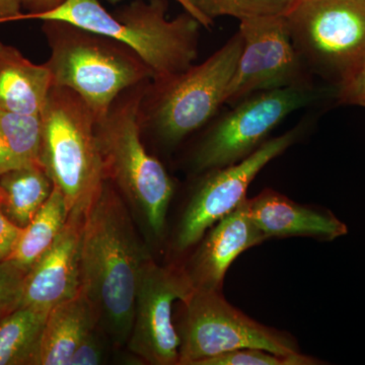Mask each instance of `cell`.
Wrapping results in <instances>:
<instances>
[{"label": "cell", "mask_w": 365, "mask_h": 365, "mask_svg": "<svg viewBox=\"0 0 365 365\" xmlns=\"http://www.w3.org/2000/svg\"><path fill=\"white\" fill-rule=\"evenodd\" d=\"M242 50L237 32L202 63L150 85L141 105L143 128L150 127L168 148L202 128L225 105Z\"/></svg>", "instance_id": "6"}, {"label": "cell", "mask_w": 365, "mask_h": 365, "mask_svg": "<svg viewBox=\"0 0 365 365\" xmlns=\"http://www.w3.org/2000/svg\"><path fill=\"white\" fill-rule=\"evenodd\" d=\"M247 199L209 228L182 266L193 292H220L225 274L235 259L267 240L250 216Z\"/></svg>", "instance_id": "13"}, {"label": "cell", "mask_w": 365, "mask_h": 365, "mask_svg": "<svg viewBox=\"0 0 365 365\" xmlns=\"http://www.w3.org/2000/svg\"><path fill=\"white\" fill-rule=\"evenodd\" d=\"M63 194L54 186L51 195L26 227L21 228L16 246L6 259L28 272L56 241L68 220Z\"/></svg>", "instance_id": "19"}, {"label": "cell", "mask_w": 365, "mask_h": 365, "mask_svg": "<svg viewBox=\"0 0 365 365\" xmlns=\"http://www.w3.org/2000/svg\"><path fill=\"white\" fill-rule=\"evenodd\" d=\"M4 215L20 228L30 223L51 195L54 184L40 163L9 170L0 175Z\"/></svg>", "instance_id": "18"}, {"label": "cell", "mask_w": 365, "mask_h": 365, "mask_svg": "<svg viewBox=\"0 0 365 365\" xmlns=\"http://www.w3.org/2000/svg\"><path fill=\"white\" fill-rule=\"evenodd\" d=\"M182 304L179 364L202 360L242 348H258L285 356H300L292 336L262 325L232 306L222 292H193Z\"/></svg>", "instance_id": "8"}, {"label": "cell", "mask_w": 365, "mask_h": 365, "mask_svg": "<svg viewBox=\"0 0 365 365\" xmlns=\"http://www.w3.org/2000/svg\"><path fill=\"white\" fill-rule=\"evenodd\" d=\"M53 88L46 64H36L20 50L0 42V110L42 115Z\"/></svg>", "instance_id": "16"}, {"label": "cell", "mask_w": 365, "mask_h": 365, "mask_svg": "<svg viewBox=\"0 0 365 365\" xmlns=\"http://www.w3.org/2000/svg\"><path fill=\"white\" fill-rule=\"evenodd\" d=\"M337 98L341 104L365 108V64L350 81L337 88Z\"/></svg>", "instance_id": "26"}, {"label": "cell", "mask_w": 365, "mask_h": 365, "mask_svg": "<svg viewBox=\"0 0 365 365\" xmlns=\"http://www.w3.org/2000/svg\"><path fill=\"white\" fill-rule=\"evenodd\" d=\"M302 134V127H297L268 139L242 162L203 173L182 209L173 237V249L182 253L195 247L209 228L246 200L249 186L257 175L297 143Z\"/></svg>", "instance_id": "10"}, {"label": "cell", "mask_w": 365, "mask_h": 365, "mask_svg": "<svg viewBox=\"0 0 365 365\" xmlns=\"http://www.w3.org/2000/svg\"><path fill=\"white\" fill-rule=\"evenodd\" d=\"M96 327L97 317L81 292L53 307L46 319L39 365H68L76 348Z\"/></svg>", "instance_id": "17"}, {"label": "cell", "mask_w": 365, "mask_h": 365, "mask_svg": "<svg viewBox=\"0 0 365 365\" xmlns=\"http://www.w3.org/2000/svg\"><path fill=\"white\" fill-rule=\"evenodd\" d=\"M317 98L314 86L259 91L232 106L204 134L191 157L197 174L235 165L250 157L288 116Z\"/></svg>", "instance_id": "9"}, {"label": "cell", "mask_w": 365, "mask_h": 365, "mask_svg": "<svg viewBox=\"0 0 365 365\" xmlns=\"http://www.w3.org/2000/svg\"><path fill=\"white\" fill-rule=\"evenodd\" d=\"M168 0H134L110 14L98 0H64L52 11L21 14L16 21H60L128 46L153 72V83L187 71L198 57L202 26L184 11L169 20Z\"/></svg>", "instance_id": "2"}, {"label": "cell", "mask_w": 365, "mask_h": 365, "mask_svg": "<svg viewBox=\"0 0 365 365\" xmlns=\"http://www.w3.org/2000/svg\"><path fill=\"white\" fill-rule=\"evenodd\" d=\"M48 313L20 304L0 319V365H39Z\"/></svg>", "instance_id": "20"}, {"label": "cell", "mask_w": 365, "mask_h": 365, "mask_svg": "<svg viewBox=\"0 0 365 365\" xmlns=\"http://www.w3.org/2000/svg\"><path fill=\"white\" fill-rule=\"evenodd\" d=\"M193 292L181 267H163L153 257L144 264L127 347L140 361L178 365L180 339L173 307Z\"/></svg>", "instance_id": "12"}, {"label": "cell", "mask_w": 365, "mask_h": 365, "mask_svg": "<svg viewBox=\"0 0 365 365\" xmlns=\"http://www.w3.org/2000/svg\"><path fill=\"white\" fill-rule=\"evenodd\" d=\"M42 115L0 110V175L40 163Z\"/></svg>", "instance_id": "21"}, {"label": "cell", "mask_w": 365, "mask_h": 365, "mask_svg": "<svg viewBox=\"0 0 365 365\" xmlns=\"http://www.w3.org/2000/svg\"><path fill=\"white\" fill-rule=\"evenodd\" d=\"M21 228L14 225L4 215L0 206V262L6 261L16 246Z\"/></svg>", "instance_id": "27"}, {"label": "cell", "mask_w": 365, "mask_h": 365, "mask_svg": "<svg viewBox=\"0 0 365 365\" xmlns=\"http://www.w3.org/2000/svg\"><path fill=\"white\" fill-rule=\"evenodd\" d=\"M319 360L300 355L285 356L258 348H242L202 360L198 365H314Z\"/></svg>", "instance_id": "23"}, {"label": "cell", "mask_w": 365, "mask_h": 365, "mask_svg": "<svg viewBox=\"0 0 365 365\" xmlns=\"http://www.w3.org/2000/svg\"><path fill=\"white\" fill-rule=\"evenodd\" d=\"M25 275L13 262H0V319L20 306Z\"/></svg>", "instance_id": "24"}, {"label": "cell", "mask_w": 365, "mask_h": 365, "mask_svg": "<svg viewBox=\"0 0 365 365\" xmlns=\"http://www.w3.org/2000/svg\"><path fill=\"white\" fill-rule=\"evenodd\" d=\"M42 119L41 165L63 194L69 213L85 215L107 181L95 115L76 93L53 86Z\"/></svg>", "instance_id": "5"}, {"label": "cell", "mask_w": 365, "mask_h": 365, "mask_svg": "<svg viewBox=\"0 0 365 365\" xmlns=\"http://www.w3.org/2000/svg\"><path fill=\"white\" fill-rule=\"evenodd\" d=\"M284 18L309 73L337 90L364 67L365 0H297Z\"/></svg>", "instance_id": "7"}, {"label": "cell", "mask_w": 365, "mask_h": 365, "mask_svg": "<svg viewBox=\"0 0 365 365\" xmlns=\"http://www.w3.org/2000/svg\"><path fill=\"white\" fill-rule=\"evenodd\" d=\"M109 1L113 2V4H116V2L120 1V0H109ZM176 1L179 2V4H181L185 11H187V13L192 14V16H193L194 18L196 19V20H198L199 23H200L201 25L204 26V28H210V24H209L208 21H206L202 16H201L200 13H199V11H197L195 7H194L193 6H192L191 4H190L189 0H176Z\"/></svg>", "instance_id": "30"}, {"label": "cell", "mask_w": 365, "mask_h": 365, "mask_svg": "<svg viewBox=\"0 0 365 365\" xmlns=\"http://www.w3.org/2000/svg\"><path fill=\"white\" fill-rule=\"evenodd\" d=\"M23 9H26V14H43L52 11L60 6L64 0H20Z\"/></svg>", "instance_id": "28"}, {"label": "cell", "mask_w": 365, "mask_h": 365, "mask_svg": "<svg viewBox=\"0 0 365 365\" xmlns=\"http://www.w3.org/2000/svg\"><path fill=\"white\" fill-rule=\"evenodd\" d=\"M151 257L130 208L106 181L83 216L81 292L116 349L128 342L141 271Z\"/></svg>", "instance_id": "1"}, {"label": "cell", "mask_w": 365, "mask_h": 365, "mask_svg": "<svg viewBox=\"0 0 365 365\" xmlns=\"http://www.w3.org/2000/svg\"><path fill=\"white\" fill-rule=\"evenodd\" d=\"M2 199H4V192H2L1 188H0V202H1Z\"/></svg>", "instance_id": "31"}, {"label": "cell", "mask_w": 365, "mask_h": 365, "mask_svg": "<svg viewBox=\"0 0 365 365\" xmlns=\"http://www.w3.org/2000/svg\"><path fill=\"white\" fill-rule=\"evenodd\" d=\"M247 203L250 216L267 240L309 237L334 241L348 232L345 223L331 211L295 203L273 190H264L254 198L247 199Z\"/></svg>", "instance_id": "15"}, {"label": "cell", "mask_w": 365, "mask_h": 365, "mask_svg": "<svg viewBox=\"0 0 365 365\" xmlns=\"http://www.w3.org/2000/svg\"><path fill=\"white\" fill-rule=\"evenodd\" d=\"M83 216L69 213L56 241L26 273L21 306L49 312L81 292Z\"/></svg>", "instance_id": "14"}, {"label": "cell", "mask_w": 365, "mask_h": 365, "mask_svg": "<svg viewBox=\"0 0 365 365\" xmlns=\"http://www.w3.org/2000/svg\"><path fill=\"white\" fill-rule=\"evenodd\" d=\"M297 0H189L206 21L213 25L218 16L237 20L259 16H284Z\"/></svg>", "instance_id": "22"}, {"label": "cell", "mask_w": 365, "mask_h": 365, "mask_svg": "<svg viewBox=\"0 0 365 365\" xmlns=\"http://www.w3.org/2000/svg\"><path fill=\"white\" fill-rule=\"evenodd\" d=\"M51 54L46 62L53 86L76 93L96 120L104 118L118 97L153 72L128 46L60 21L43 26Z\"/></svg>", "instance_id": "4"}, {"label": "cell", "mask_w": 365, "mask_h": 365, "mask_svg": "<svg viewBox=\"0 0 365 365\" xmlns=\"http://www.w3.org/2000/svg\"><path fill=\"white\" fill-rule=\"evenodd\" d=\"M110 347H114V345L107 334L96 327L76 348L68 365L104 364L109 355Z\"/></svg>", "instance_id": "25"}, {"label": "cell", "mask_w": 365, "mask_h": 365, "mask_svg": "<svg viewBox=\"0 0 365 365\" xmlns=\"http://www.w3.org/2000/svg\"><path fill=\"white\" fill-rule=\"evenodd\" d=\"M2 318H4V317H2ZM2 318H1V319H2Z\"/></svg>", "instance_id": "32"}, {"label": "cell", "mask_w": 365, "mask_h": 365, "mask_svg": "<svg viewBox=\"0 0 365 365\" xmlns=\"http://www.w3.org/2000/svg\"><path fill=\"white\" fill-rule=\"evenodd\" d=\"M21 9L20 0H0V24L14 21L23 14Z\"/></svg>", "instance_id": "29"}, {"label": "cell", "mask_w": 365, "mask_h": 365, "mask_svg": "<svg viewBox=\"0 0 365 365\" xmlns=\"http://www.w3.org/2000/svg\"><path fill=\"white\" fill-rule=\"evenodd\" d=\"M150 81L121 93L107 115L98 120L96 133L106 180L123 197L150 237L160 241L175 184L163 163L148 153L141 138V105Z\"/></svg>", "instance_id": "3"}, {"label": "cell", "mask_w": 365, "mask_h": 365, "mask_svg": "<svg viewBox=\"0 0 365 365\" xmlns=\"http://www.w3.org/2000/svg\"><path fill=\"white\" fill-rule=\"evenodd\" d=\"M241 57L225 95L234 106L259 91L311 86V76L295 51L284 16L240 21Z\"/></svg>", "instance_id": "11"}]
</instances>
